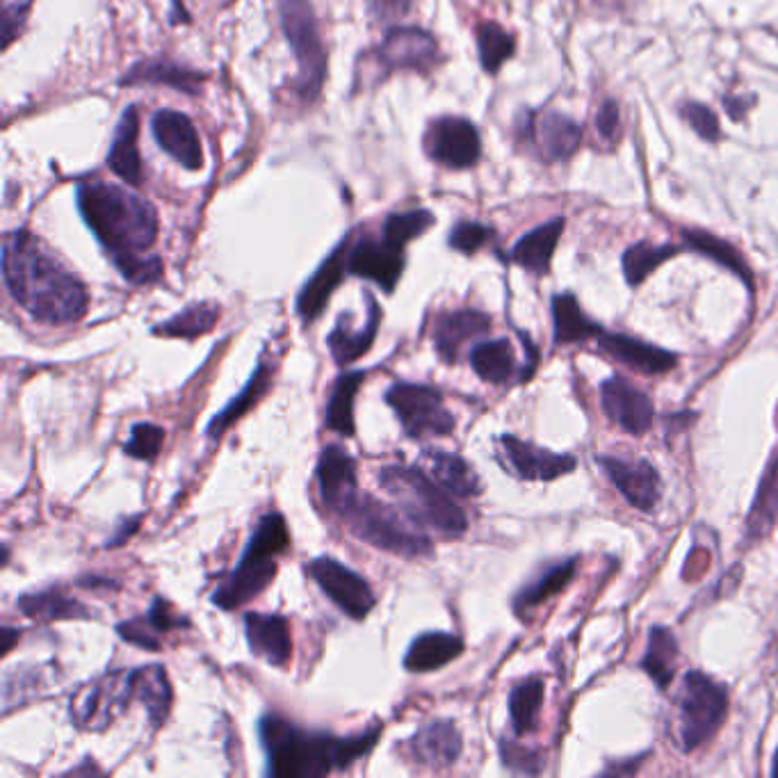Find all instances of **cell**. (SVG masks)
<instances>
[{
  "label": "cell",
  "instance_id": "obj_1",
  "mask_svg": "<svg viewBox=\"0 0 778 778\" xmlns=\"http://www.w3.org/2000/svg\"><path fill=\"white\" fill-rule=\"evenodd\" d=\"M78 210L126 281L160 279V258L147 256L158 238V213L147 199L121 185L87 181L78 188Z\"/></svg>",
  "mask_w": 778,
  "mask_h": 778
},
{
  "label": "cell",
  "instance_id": "obj_2",
  "mask_svg": "<svg viewBox=\"0 0 778 778\" xmlns=\"http://www.w3.org/2000/svg\"><path fill=\"white\" fill-rule=\"evenodd\" d=\"M3 279L14 302L44 324H71L87 313V290L37 235L12 231L3 242Z\"/></svg>",
  "mask_w": 778,
  "mask_h": 778
},
{
  "label": "cell",
  "instance_id": "obj_3",
  "mask_svg": "<svg viewBox=\"0 0 778 778\" xmlns=\"http://www.w3.org/2000/svg\"><path fill=\"white\" fill-rule=\"evenodd\" d=\"M267 753V774L277 778H318L352 767L375 747L382 728L352 737L309 733L279 715H265L258 724Z\"/></svg>",
  "mask_w": 778,
  "mask_h": 778
},
{
  "label": "cell",
  "instance_id": "obj_4",
  "mask_svg": "<svg viewBox=\"0 0 778 778\" xmlns=\"http://www.w3.org/2000/svg\"><path fill=\"white\" fill-rule=\"evenodd\" d=\"M379 482L388 496L400 505L404 516L418 528L439 532L445 539H459L468 530L464 509L427 470L386 466L379 473Z\"/></svg>",
  "mask_w": 778,
  "mask_h": 778
},
{
  "label": "cell",
  "instance_id": "obj_5",
  "mask_svg": "<svg viewBox=\"0 0 778 778\" xmlns=\"http://www.w3.org/2000/svg\"><path fill=\"white\" fill-rule=\"evenodd\" d=\"M338 516L361 541L391 555L418 559L434 553L427 534L409 528L395 509L372 498L370 493L356 491Z\"/></svg>",
  "mask_w": 778,
  "mask_h": 778
},
{
  "label": "cell",
  "instance_id": "obj_6",
  "mask_svg": "<svg viewBox=\"0 0 778 778\" xmlns=\"http://www.w3.org/2000/svg\"><path fill=\"white\" fill-rule=\"evenodd\" d=\"M728 712V690L701 671L685 676L676 708V744L680 751L692 753L724 724Z\"/></svg>",
  "mask_w": 778,
  "mask_h": 778
},
{
  "label": "cell",
  "instance_id": "obj_7",
  "mask_svg": "<svg viewBox=\"0 0 778 778\" xmlns=\"http://www.w3.org/2000/svg\"><path fill=\"white\" fill-rule=\"evenodd\" d=\"M279 14L281 28L286 32L299 67L295 89L304 101H313L320 94L324 76H327V53H324L313 7L309 0H281Z\"/></svg>",
  "mask_w": 778,
  "mask_h": 778
},
{
  "label": "cell",
  "instance_id": "obj_8",
  "mask_svg": "<svg viewBox=\"0 0 778 778\" xmlns=\"http://www.w3.org/2000/svg\"><path fill=\"white\" fill-rule=\"evenodd\" d=\"M133 701V671H112L71 696L69 715L80 731H103Z\"/></svg>",
  "mask_w": 778,
  "mask_h": 778
},
{
  "label": "cell",
  "instance_id": "obj_9",
  "mask_svg": "<svg viewBox=\"0 0 778 778\" xmlns=\"http://www.w3.org/2000/svg\"><path fill=\"white\" fill-rule=\"evenodd\" d=\"M386 402L411 439L448 436L455 429L457 420L443 404V395L429 386L395 384L386 391Z\"/></svg>",
  "mask_w": 778,
  "mask_h": 778
},
{
  "label": "cell",
  "instance_id": "obj_10",
  "mask_svg": "<svg viewBox=\"0 0 778 778\" xmlns=\"http://www.w3.org/2000/svg\"><path fill=\"white\" fill-rule=\"evenodd\" d=\"M309 573L311 578L318 582V587L327 594L329 601L354 621L366 619L377 603L375 591H372L366 578H361L359 573L347 569L345 564H340L334 557L313 559Z\"/></svg>",
  "mask_w": 778,
  "mask_h": 778
},
{
  "label": "cell",
  "instance_id": "obj_11",
  "mask_svg": "<svg viewBox=\"0 0 778 778\" xmlns=\"http://www.w3.org/2000/svg\"><path fill=\"white\" fill-rule=\"evenodd\" d=\"M429 158L452 169L473 167L482 156V142L477 128L468 119L441 117L429 124L425 133Z\"/></svg>",
  "mask_w": 778,
  "mask_h": 778
},
{
  "label": "cell",
  "instance_id": "obj_12",
  "mask_svg": "<svg viewBox=\"0 0 778 778\" xmlns=\"http://www.w3.org/2000/svg\"><path fill=\"white\" fill-rule=\"evenodd\" d=\"M347 270L354 277L375 281L386 293H393L404 272V251L388 245L384 238L375 240L372 235H361L356 242H350Z\"/></svg>",
  "mask_w": 778,
  "mask_h": 778
},
{
  "label": "cell",
  "instance_id": "obj_13",
  "mask_svg": "<svg viewBox=\"0 0 778 778\" xmlns=\"http://www.w3.org/2000/svg\"><path fill=\"white\" fill-rule=\"evenodd\" d=\"M500 445L509 470L525 482H553L557 477L573 473L578 466V459L573 455H557V452L516 439L512 434L502 436Z\"/></svg>",
  "mask_w": 778,
  "mask_h": 778
},
{
  "label": "cell",
  "instance_id": "obj_14",
  "mask_svg": "<svg viewBox=\"0 0 778 778\" xmlns=\"http://www.w3.org/2000/svg\"><path fill=\"white\" fill-rule=\"evenodd\" d=\"M274 575H277L274 557L254 555L245 550L240 564L213 591V605L222 607V610H238V607L254 601L258 594H263L272 585Z\"/></svg>",
  "mask_w": 778,
  "mask_h": 778
},
{
  "label": "cell",
  "instance_id": "obj_15",
  "mask_svg": "<svg viewBox=\"0 0 778 778\" xmlns=\"http://www.w3.org/2000/svg\"><path fill=\"white\" fill-rule=\"evenodd\" d=\"M598 464L617 486L619 493L639 512H651L662 498L660 473L644 459L598 457Z\"/></svg>",
  "mask_w": 778,
  "mask_h": 778
},
{
  "label": "cell",
  "instance_id": "obj_16",
  "mask_svg": "<svg viewBox=\"0 0 778 778\" xmlns=\"http://www.w3.org/2000/svg\"><path fill=\"white\" fill-rule=\"evenodd\" d=\"M601 402L607 418L619 425L623 432L642 436L648 432L655 418V407L644 391L632 386L628 379L612 377L601 386Z\"/></svg>",
  "mask_w": 778,
  "mask_h": 778
},
{
  "label": "cell",
  "instance_id": "obj_17",
  "mask_svg": "<svg viewBox=\"0 0 778 778\" xmlns=\"http://www.w3.org/2000/svg\"><path fill=\"white\" fill-rule=\"evenodd\" d=\"M379 58L391 69H413L429 74L439 62V44L427 30L400 26L388 30Z\"/></svg>",
  "mask_w": 778,
  "mask_h": 778
},
{
  "label": "cell",
  "instance_id": "obj_18",
  "mask_svg": "<svg viewBox=\"0 0 778 778\" xmlns=\"http://www.w3.org/2000/svg\"><path fill=\"white\" fill-rule=\"evenodd\" d=\"M151 128L160 149L167 156H172L178 165L190 169V172H197V169L204 167L201 140L188 115L176 110H160L153 115Z\"/></svg>",
  "mask_w": 778,
  "mask_h": 778
},
{
  "label": "cell",
  "instance_id": "obj_19",
  "mask_svg": "<svg viewBox=\"0 0 778 778\" xmlns=\"http://www.w3.org/2000/svg\"><path fill=\"white\" fill-rule=\"evenodd\" d=\"M347 251H350V238H345L340 245L324 258V263L315 270L313 277L304 283V288L297 295V313L304 322H313L320 318L322 311L327 309L329 297L336 293V288L343 283L347 270Z\"/></svg>",
  "mask_w": 778,
  "mask_h": 778
},
{
  "label": "cell",
  "instance_id": "obj_20",
  "mask_svg": "<svg viewBox=\"0 0 778 778\" xmlns=\"http://www.w3.org/2000/svg\"><path fill=\"white\" fill-rule=\"evenodd\" d=\"M598 347L612 359H617L630 370L642 372V375H664V372L674 370L678 356L674 352L662 350L658 345L644 343V340L623 336V334H598Z\"/></svg>",
  "mask_w": 778,
  "mask_h": 778
},
{
  "label": "cell",
  "instance_id": "obj_21",
  "mask_svg": "<svg viewBox=\"0 0 778 778\" xmlns=\"http://www.w3.org/2000/svg\"><path fill=\"white\" fill-rule=\"evenodd\" d=\"M464 742L452 721H432L407 742V753L418 765L429 769L452 767L461 756Z\"/></svg>",
  "mask_w": 778,
  "mask_h": 778
},
{
  "label": "cell",
  "instance_id": "obj_22",
  "mask_svg": "<svg viewBox=\"0 0 778 778\" xmlns=\"http://www.w3.org/2000/svg\"><path fill=\"white\" fill-rule=\"evenodd\" d=\"M525 133L532 137L539 156L548 162L569 160L582 142V128L562 112H546L541 117H532Z\"/></svg>",
  "mask_w": 778,
  "mask_h": 778
},
{
  "label": "cell",
  "instance_id": "obj_23",
  "mask_svg": "<svg viewBox=\"0 0 778 778\" xmlns=\"http://www.w3.org/2000/svg\"><path fill=\"white\" fill-rule=\"evenodd\" d=\"M245 635L251 653L267 660L274 667H286L293 655L290 623L279 614L249 612L245 617Z\"/></svg>",
  "mask_w": 778,
  "mask_h": 778
},
{
  "label": "cell",
  "instance_id": "obj_24",
  "mask_svg": "<svg viewBox=\"0 0 778 778\" xmlns=\"http://www.w3.org/2000/svg\"><path fill=\"white\" fill-rule=\"evenodd\" d=\"M318 482L324 505L340 514L356 491V461L338 445L322 450L318 461Z\"/></svg>",
  "mask_w": 778,
  "mask_h": 778
},
{
  "label": "cell",
  "instance_id": "obj_25",
  "mask_svg": "<svg viewBox=\"0 0 778 778\" xmlns=\"http://www.w3.org/2000/svg\"><path fill=\"white\" fill-rule=\"evenodd\" d=\"M368 309H370V315L361 329L352 327V315H340L334 331H331L329 338H327L331 356H334L336 363H340V366H347V363L359 361L361 356L372 347V340H375V336H377L379 322H382V311H379V304L375 302V297L372 295H368Z\"/></svg>",
  "mask_w": 778,
  "mask_h": 778
},
{
  "label": "cell",
  "instance_id": "obj_26",
  "mask_svg": "<svg viewBox=\"0 0 778 778\" xmlns=\"http://www.w3.org/2000/svg\"><path fill=\"white\" fill-rule=\"evenodd\" d=\"M420 466L439 482L445 491L457 498H475L482 493V480L473 466L459 455L443 450H425L420 457Z\"/></svg>",
  "mask_w": 778,
  "mask_h": 778
},
{
  "label": "cell",
  "instance_id": "obj_27",
  "mask_svg": "<svg viewBox=\"0 0 778 778\" xmlns=\"http://www.w3.org/2000/svg\"><path fill=\"white\" fill-rule=\"evenodd\" d=\"M489 329H491V318L482 311L464 309V311L443 313L441 318L436 320V329H434L436 352L441 354L443 361L455 363L461 345L470 338L486 334Z\"/></svg>",
  "mask_w": 778,
  "mask_h": 778
},
{
  "label": "cell",
  "instance_id": "obj_28",
  "mask_svg": "<svg viewBox=\"0 0 778 778\" xmlns=\"http://www.w3.org/2000/svg\"><path fill=\"white\" fill-rule=\"evenodd\" d=\"M137 133H140V117H137L135 105H131V108L124 110L115 131V140H112L108 153V167L121 181L133 185V188H140L144 181L142 158L140 149H137Z\"/></svg>",
  "mask_w": 778,
  "mask_h": 778
},
{
  "label": "cell",
  "instance_id": "obj_29",
  "mask_svg": "<svg viewBox=\"0 0 778 778\" xmlns=\"http://www.w3.org/2000/svg\"><path fill=\"white\" fill-rule=\"evenodd\" d=\"M464 653V639L452 632H425L413 639L407 655H404V669L411 674H429L457 660Z\"/></svg>",
  "mask_w": 778,
  "mask_h": 778
},
{
  "label": "cell",
  "instance_id": "obj_30",
  "mask_svg": "<svg viewBox=\"0 0 778 778\" xmlns=\"http://www.w3.org/2000/svg\"><path fill=\"white\" fill-rule=\"evenodd\" d=\"M204 80L206 74L178 67V64L169 60H142L126 71V76L121 78V85H167L178 89V92L197 96Z\"/></svg>",
  "mask_w": 778,
  "mask_h": 778
},
{
  "label": "cell",
  "instance_id": "obj_31",
  "mask_svg": "<svg viewBox=\"0 0 778 778\" xmlns=\"http://www.w3.org/2000/svg\"><path fill=\"white\" fill-rule=\"evenodd\" d=\"M562 231L564 220L557 217V220H550L548 224L525 233L512 249V261L532 274H546L550 261H553L557 242L562 238Z\"/></svg>",
  "mask_w": 778,
  "mask_h": 778
},
{
  "label": "cell",
  "instance_id": "obj_32",
  "mask_svg": "<svg viewBox=\"0 0 778 778\" xmlns=\"http://www.w3.org/2000/svg\"><path fill=\"white\" fill-rule=\"evenodd\" d=\"M133 699L144 703L153 726H162L174 699L165 667L149 664V667L133 669Z\"/></svg>",
  "mask_w": 778,
  "mask_h": 778
},
{
  "label": "cell",
  "instance_id": "obj_33",
  "mask_svg": "<svg viewBox=\"0 0 778 778\" xmlns=\"http://www.w3.org/2000/svg\"><path fill=\"white\" fill-rule=\"evenodd\" d=\"M778 516V448H774L760 477L756 498L747 516V537L758 541L772 532Z\"/></svg>",
  "mask_w": 778,
  "mask_h": 778
},
{
  "label": "cell",
  "instance_id": "obj_34",
  "mask_svg": "<svg viewBox=\"0 0 778 778\" xmlns=\"http://www.w3.org/2000/svg\"><path fill=\"white\" fill-rule=\"evenodd\" d=\"M272 386V370L267 363H261L254 370V375L249 377V382L245 384V388L233 397V400L226 404V407L217 413V416L210 420L208 425V436L210 439H220V436L229 429L233 423H238V420L245 416V413H249L251 409L256 407L258 402L263 400L265 393L270 391Z\"/></svg>",
  "mask_w": 778,
  "mask_h": 778
},
{
  "label": "cell",
  "instance_id": "obj_35",
  "mask_svg": "<svg viewBox=\"0 0 778 778\" xmlns=\"http://www.w3.org/2000/svg\"><path fill=\"white\" fill-rule=\"evenodd\" d=\"M19 610L30 619L62 621V619H92L94 612L78 598H71L60 589H44L19 598Z\"/></svg>",
  "mask_w": 778,
  "mask_h": 778
},
{
  "label": "cell",
  "instance_id": "obj_36",
  "mask_svg": "<svg viewBox=\"0 0 778 778\" xmlns=\"http://www.w3.org/2000/svg\"><path fill=\"white\" fill-rule=\"evenodd\" d=\"M575 569H578V557L566 559L562 564L550 566L548 571L539 575L537 580L530 582L528 587H523L518 591L514 598V610L518 617H525V614L537 610L539 605H544L548 598L557 596L569 582L573 580Z\"/></svg>",
  "mask_w": 778,
  "mask_h": 778
},
{
  "label": "cell",
  "instance_id": "obj_37",
  "mask_svg": "<svg viewBox=\"0 0 778 778\" xmlns=\"http://www.w3.org/2000/svg\"><path fill=\"white\" fill-rule=\"evenodd\" d=\"M553 322H555V343L557 345H569V343H585L589 338H598L601 327L591 322L585 313H582L578 299L571 293L555 295L553 297Z\"/></svg>",
  "mask_w": 778,
  "mask_h": 778
},
{
  "label": "cell",
  "instance_id": "obj_38",
  "mask_svg": "<svg viewBox=\"0 0 778 778\" xmlns=\"http://www.w3.org/2000/svg\"><path fill=\"white\" fill-rule=\"evenodd\" d=\"M676 662H678V642L667 628L655 626L648 635V648L642 660V669L658 690H669L676 676Z\"/></svg>",
  "mask_w": 778,
  "mask_h": 778
},
{
  "label": "cell",
  "instance_id": "obj_39",
  "mask_svg": "<svg viewBox=\"0 0 778 778\" xmlns=\"http://www.w3.org/2000/svg\"><path fill=\"white\" fill-rule=\"evenodd\" d=\"M470 366L489 384H505L516 370L514 347L507 338L484 340L470 352Z\"/></svg>",
  "mask_w": 778,
  "mask_h": 778
},
{
  "label": "cell",
  "instance_id": "obj_40",
  "mask_svg": "<svg viewBox=\"0 0 778 778\" xmlns=\"http://www.w3.org/2000/svg\"><path fill=\"white\" fill-rule=\"evenodd\" d=\"M366 379V372H345L338 377V382L331 388V397L327 404V425L340 436H354V402L356 393Z\"/></svg>",
  "mask_w": 778,
  "mask_h": 778
},
{
  "label": "cell",
  "instance_id": "obj_41",
  "mask_svg": "<svg viewBox=\"0 0 778 778\" xmlns=\"http://www.w3.org/2000/svg\"><path fill=\"white\" fill-rule=\"evenodd\" d=\"M217 320H220V306L213 302H197L178 315H174V318H169L167 322L158 324V327L153 329V334L167 336V338L194 340L204 334H210V331L215 329Z\"/></svg>",
  "mask_w": 778,
  "mask_h": 778
},
{
  "label": "cell",
  "instance_id": "obj_42",
  "mask_svg": "<svg viewBox=\"0 0 778 778\" xmlns=\"http://www.w3.org/2000/svg\"><path fill=\"white\" fill-rule=\"evenodd\" d=\"M544 692V680L539 676H530L521 680L509 694V717H512L516 735H528L537 728Z\"/></svg>",
  "mask_w": 778,
  "mask_h": 778
},
{
  "label": "cell",
  "instance_id": "obj_43",
  "mask_svg": "<svg viewBox=\"0 0 778 778\" xmlns=\"http://www.w3.org/2000/svg\"><path fill=\"white\" fill-rule=\"evenodd\" d=\"M678 254V247L674 245H651V242H637L632 245L626 254H623V274L630 286H639L648 274H653L658 267L669 261L671 256Z\"/></svg>",
  "mask_w": 778,
  "mask_h": 778
},
{
  "label": "cell",
  "instance_id": "obj_44",
  "mask_svg": "<svg viewBox=\"0 0 778 778\" xmlns=\"http://www.w3.org/2000/svg\"><path fill=\"white\" fill-rule=\"evenodd\" d=\"M685 240L687 245H690L694 251H701V254H705L708 258H712V261L721 263L724 267H728V270L735 272L737 277H742L744 281H747V286H751V272L747 263H744V258L737 254V251L728 245V242L715 238V235L705 233V231H685Z\"/></svg>",
  "mask_w": 778,
  "mask_h": 778
},
{
  "label": "cell",
  "instance_id": "obj_45",
  "mask_svg": "<svg viewBox=\"0 0 778 778\" xmlns=\"http://www.w3.org/2000/svg\"><path fill=\"white\" fill-rule=\"evenodd\" d=\"M290 548V532L286 525V518L281 514H267L261 518V523L256 525L254 534H251L247 553L263 555V557H279Z\"/></svg>",
  "mask_w": 778,
  "mask_h": 778
},
{
  "label": "cell",
  "instance_id": "obj_46",
  "mask_svg": "<svg viewBox=\"0 0 778 778\" xmlns=\"http://www.w3.org/2000/svg\"><path fill=\"white\" fill-rule=\"evenodd\" d=\"M432 224H434V215L423 208L409 210V213H395L386 217L382 238L388 242V245L404 251V247H407L413 238H418V235H423L425 231L432 229Z\"/></svg>",
  "mask_w": 778,
  "mask_h": 778
},
{
  "label": "cell",
  "instance_id": "obj_47",
  "mask_svg": "<svg viewBox=\"0 0 778 778\" xmlns=\"http://www.w3.org/2000/svg\"><path fill=\"white\" fill-rule=\"evenodd\" d=\"M477 51H480L482 67L489 74H496L502 64L512 58L514 39L498 23H482L477 30Z\"/></svg>",
  "mask_w": 778,
  "mask_h": 778
},
{
  "label": "cell",
  "instance_id": "obj_48",
  "mask_svg": "<svg viewBox=\"0 0 778 778\" xmlns=\"http://www.w3.org/2000/svg\"><path fill=\"white\" fill-rule=\"evenodd\" d=\"M162 443H165V429L151 423H137L131 429V441L124 445V452L133 459L153 461L160 455Z\"/></svg>",
  "mask_w": 778,
  "mask_h": 778
},
{
  "label": "cell",
  "instance_id": "obj_49",
  "mask_svg": "<svg viewBox=\"0 0 778 778\" xmlns=\"http://www.w3.org/2000/svg\"><path fill=\"white\" fill-rule=\"evenodd\" d=\"M500 758L502 765L512 769L516 774H539L541 772V758L537 751L528 747H521L518 742L512 740H500Z\"/></svg>",
  "mask_w": 778,
  "mask_h": 778
},
{
  "label": "cell",
  "instance_id": "obj_50",
  "mask_svg": "<svg viewBox=\"0 0 778 778\" xmlns=\"http://www.w3.org/2000/svg\"><path fill=\"white\" fill-rule=\"evenodd\" d=\"M680 115L690 124L696 133H699L703 140L708 142H717L721 137V128H719V119L715 112H712L708 105L703 103H685L680 108Z\"/></svg>",
  "mask_w": 778,
  "mask_h": 778
},
{
  "label": "cell",
  "instance_id": "obj_51",
  "mask_svg": "<svg viewBox=\"0 0 778 778\" xmlns=\"http://www.w3.org/2000/svg\"><path fill=\"white\" fill-rule=\"evenodd\" d=\"M491 238V229L477 222H459L455 229L450 231V247L461 251V254H475L477 249H482Z\"/></svg>",
  "mask_w": 778,
  "mask_h": 778
},
{
  "label": "cell",
  "instance_id": "obj_52",
  "mask_svg": "<svg viewBox=\"0 0 778 778\" xmlns=\"http://www.w3.org/2000/svg\"><path fill=\"white\" fill-rule=\"evenodd\" d=\"M117 632L119 637L124 639V642L133 644V646H140L144 648V651H160V632L151 626V621L144 617V619H131V621H124L117 626Z\"/></svg>",
  "mask_w": 778,
  "mask_h": 778
},
{
  "label": "cell",
  "instance_id": "obj_53",
  "mask_svg": "<svg viewBox=\"0 0 778 778\" xmlns=\"http://www.w3.org/2000/svg\"><path fill=\"white\" fill-rule=\"evenodd\" d=\"M32 0H0V21H3V46H10L26 26Z\"/></svg>",
  "mask_w": 778,
  "mask_h": 778
},
{
  "label": "cell",
  "instance_id": "obj_54",
  "mask_svg": "<svg viewBox=\"0 0 778 778\" xmlns=\"http://www.w3.org/2000/svg\"><path fill=\"white\" fill-rule=\"evenodd\" d=\"M147 619L151 621V626L156 628L158 632H169V630H174V628L190 626L188 619L178 617V614L174 612V607L169 605L165 598H156V601L151 603V610L147 614Z\"/></svg>",
  "mask_w": 778,
  "mask_h": 778
},
{
  "label": "cell",
  "instance_id": "obj_55",
  "mask_svg": "<svg viewBox=\"0 0 778 778\" xmlns=\"http://www.w3.org/2000/svg\"><path fill=\"white\" fill-rule=\"evenodd\" d=\"M368 10L377 21H400L411 10V0H368Z\"/></svg>",
  "mask_w": 778,
  "mask_h": 778
},
{
  "label": "cell",
  "instance_id": "obj_56",
  "mask_svg": "<svg viewBox=\"0 0 778 778\" xmlns=\"http://www.w3.org/2000/svg\"><path fill=\"white\" fill-rule=\"evenodd\" d=\"M619 121H621L619 105L614 103V101H605L601 105V110H598V115H596L598 135H601L603 140L612 142L614 137H617V133H619Z\"/></svg>",
  "mask_w": 778,
  "mask_h": 778
},
{
  "label": "cell",
  "instance_id": "obj_57",
  "mask_svg": "<svg viewBox=\"0 0 778 778\" xmlns=\"http://www.w3.org/2000/svg\"><path fill=\"white\" fill-rule=\"evenodd\" d=\"M140 521H142V516H133V518H128V521L121 523L117 534H112V537H110L108 548H117L121 544H126V541L131 539L133 534L137 532V528H140Z\"/></svg>",
  "mask_w": 778,
  "mask_h": 778
},
{
  "label": "cell",
  "instance_id": "obj_58",
  "mask_svg": "<svg viewBox=\"0 0 778 778\" xmlns=\"http://www.w3.org/2000/svg\"><path fill=\"white\" fill-rule=\"evenodd\" d=\"M0 635H3V644H0V653H3V655H7V653H10L12 651V646H14V642H19V637H21V630H16V628H3V632H0Z\"/></svg>",
  "mask_w": 778,
  "mask_h": 778
},
{
  "label": "cell",
  "instance_id": "obj_59",
  "mask_svg": "<svg viewBox=\"0 0 778 778\" xmlns=\"http://www.w3.org/2000/svg\"><path fill=\"white\" fill-rule=\"evenodd\" d=\"M188 23V14L183 10L181 0H174V12H172V23Z\"/></svg>",
  "mask_w": 778,
  "mask_h": 778
},
{
  "label": "cell",
  "instance_id": "obj_60",
  "mask_svg": "<svg viewBox=\"0 0 778 778\" xmlns=\"http://www.w3.org/2000/svg\"><path fill=\"white\" fill-rule=\"evenodd\" d=\"M772 776H774V778H778V751H776V756H774V765H772Z\"/></svg>",
  "mask_w": 778,
  "mask_h": 778
}]
</instances>
